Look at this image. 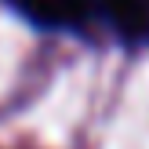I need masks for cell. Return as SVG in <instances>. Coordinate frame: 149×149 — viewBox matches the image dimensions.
<instances>
[{
	"mask_svg": "<svg viewBox=\"0 0 149 149\" xmlns=\"http://www.w3.org/2000/svg\"><path fill=\"white\" fill-rule=\"evenodd\" d=\"M116 29L127 36H149V0H102Z\"/></svg>",
	"mask_w": 149,
	"mask_h": 149,
	"instance_id": "2",
	"label": "cell"
},
{
	"mask_svg": "<svg viewBox=\"0 0 149 149\" xmlns=\"http://www.w3.org/2000/svg\"><path fill=\"white\" fill-rule=\"evenodd\" d=\"M40 26H77L87 15V0H15Z\"/></svg>",
	"mask_w": 149,
	"mask_h": 149,
	"instance_id": "1",
	"label": "cell"
}]
</instances>
